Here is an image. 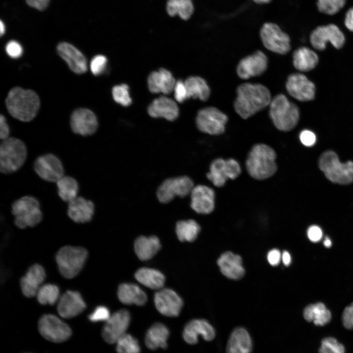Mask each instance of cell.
I'll use <instances>...</instances> for the list:
<instances>
[{
  "instance_id": "61",
  "label": "cell",
  "mask_w": 353,
  "mask_h": 353,
  "mask_svg": "<svg viewBox=\"0 0 353 353\" xmlns=\"http://www.w3.org/2000/svg\"><path fill=\"white\" fill-rule=\"evenodd\" d=\"M255 2L259 4L268 3L272 0H253Z\"/></svg>"
},
{
  "instance_id": "31",
  "label": "cell",
  "mask_w": 353,
  "mask_h": 353,
  "mask_svg": "<svg viewBox=\"0 0 353 353\" xmlns=\"http://www.w3.org/2000/svg\"><path fill=\"white\" fill-rule=\"evenodd\" d=\"M117 295L122 303L127 305L142 306L148 300L146 293L138 285L131 283L121 284L118 288Z\"/></svg>"
},
{
  "instance_id": "54",
  "label": "cell",
  "mask_w": 353,
  "mask_h": 353,
  "mask_svg": "<svg viewBox=\"0 0 353 353\" xmlns=\"http://www.w3.org/2000/svg\"><path fill=\"white\" fill-rule=\"evenodd\" d=\"M267 260L272 266L278 265L281 260V254L280 251L276 249L270 251L267 254Z\"/></svg>"
},
{
  "instance_id": "38",
  "label": "cell",
  "mask_w": 353,
  "mask_h": 353,
  "mask_svg": "<svg viewBox=\"0 0 353 353\" xmlns=\"http://www.w3.org/2000/svg\"><path fill=\"white\" fill-rule=\"evenodd\" d=\"M200 230V225L192 219L180 220L176 224V234L181 242L194 241L197 238Z\"/></svg>"
},
{
  "instance_id": "24",
  "label": "cell",
  "mask_w": 353,
  "mask_h": 353,
  "mask_svg": "<svg viewBox=\"0 0 353 353\" xmlns=\"http://www.w3.org/2000/svg\"><path fill=\"white\" fill-rule=\"evenodd\" d=\"M253 341L248 330L244 327L235 328L227 339L226 353H252Z\"/></svg>"
},
{
  "instance_id": "51",
  "label": "cell",
  "mask_w": 353,
  "mask_h": 353,
  "mask_svg": "<svg viewBox=\"0 0 353 353\" xmlns=\"http://www.w3.org/2000/svg\"><path fill=\"white\" fill-rule=\"evenodd\" d=\"M342 321L346 329H353V303L344 309L342 315Z\"/></svg>"
},
{
  "instance_id": "13",
  "label": "cell",
  "mask_w": 353,
  "mask_h": 353,
  "mask_svg": "<svg viewBox=\"0 0 353 353\" xmlns=\"http://www.w3.org/2000/svg\"><path fill=\"white\" fill-rule=\"evenodd\" d=\"M310 41L314 48L324 50L329 42L336 49L341 48L345 42L344 33L335 25H321L314 29L310 35Z\"/></svg>"
},
{
  "instance_id": "19",
  "label": "cell",
  "mask_w": 353,
  "mask_h": 353,
  "mask_svg": "<svg viewBox=\"0 0 353 353\" xmlns=\"http://www.w3.org/2000/svg\"><path fill=\"white\" fill-rule=\"evenodd\" d=\"M268 59L261 50H257L240 60L236 72L239 77L247 79L262 75L267 69Z\"/></svg>"
},
{
  "instance_id": "20",
  "label": "cell",
  "mask_w": 353,
  "mask_h": 353,
  "mask_svg": "<svg viewBox=\"0 0 353 353\" xmlns=\"http://www.w3.org/2000/svg\"><path fill=\"white\" fill-rule=\"evenodd\" d=\"M70 125L73 131L82 136L94 134L98 127V122L95 114L86 108H78L72 114Z\"/></svg>"
},
{
  "instance_id": "21",
  "label": "cell",
  "mask_w": 353,
  "mask_h": 353,
  "mask_svg": "<svg viewBox=\"0 0 353 353\" xmlns=\"http://www.w3.org/2000/svg\"><path fill=\"white\" fill-rule=\"evenodd\" d=\"M86 307L79 292L68 290L60 298L57 302V311L63 318L70 319L80 314Z\"/></svg>"
},
{
  "instance_id": "14",
  "label": "cell",
  "mask_w": 353,
  "mask_h": 353,
  "mask_svg": "<svg viewBox=\"0 0 353 353\" xmlns=\"http://www.w3.org/2000/svg\"><path fill=\"white\" fill-rule=\"evenodd\" d=\"M130 320V314L126 309H120L111 315L102 329L103 340L108 344L116 343L126 333Z\"/></svg>"
},
{
  "instance_id": "57",
  "label": "cell",
  "mask_w": 353,
  "mask_h": 353,
  "mask_svg": "<svg viewBox=\"0 0 353 353\" xmlns=\"http://www.w3.org/2000/svg\"><path fill=\"white\" fill-rule=\"evenodd\" d=\"M344 24L350 31L353 32V7L347 11L344 20Z\"/></svg>"
},
{
  "instance_id": "15",
  "label": "cell",
  "mask_w": 353,
  "mask_h": 353,
  "mask_svg": "<svg viewBox=\"0 0 353 353\" xmlns=\"http://www.w3.org/2000/svg\"><path fill=\"white\" fill-rule=\"evenodd\" d=\"M33 169L40 177L49 182L56 183L64 176L62 162L52 153L38 156L34 162Z\"/></svg>"
},
{
  "instance_id": "9",
  "label": "cell",
  "mask_w": 353,
  "mask_h": 353,
  "mask_svg": "<svg viewBox=\"0 0 353 353\" xmlns=\"http://www.w3.org/2000/svg\"><path fill=\"white\" fill-rule=\"evenodd\" d=\"M194 187L192 179L186 176L167 178L158 187L157 197L160 202L167 203L176 196L183 198L190 194Z\"/></svg>"
},
{
  "instance_id": "2",
  "label": "cell",
  "mask_w": 353,
  "mask_h": 353,
  "mask_svg": "<svg viewBox=\"0 0 353 353\" xmlns=\"http://www.w3.org/2000/svg\"><path fill=\"white\" fill-rule=\"evenodd\" d=\"M5 104L8 111L14 118L22 122H29L37 114L40 102L33 90L15 87L9 92Z\"/></svg>"
},
{
  "instance_id": "58",
  "label": "cell",
  "mask_w": 353,
  "mask_h": 353,
  "mask_svg": "<svg viewBox=\"0 0 353 353\" xmlns=\"http://www.w3.org/2000/svg\"><path fill=\"white\" fill-rule=\"evenodd\" d=\"M281 260L283 264L286 266H289L291 262V257L287 251H284L281 254Z\"/></svg>"
},
{
  "instance_id": "12",
  "label": "cell",
  "mask_w": 353,
  "mask_h": 353,
  "mask_svg": "<svg viewBox=\"0 0 353 353\" xmlns=\"http://www.w3.org/2000/svg\"><path fill=\"white\" fill-rule=\"evenodd\" d=\"M260 35L263 45L268 50L280 54L289 51L290 38L277 25L272 23L264 24Z\"/></svg>"
},
{
  "instance_id": "25",
  "label": "cell",
  "mask_w": 353,
  "mask_h": 353,
  "mask_svg": "<svg viewBox=\"0 0 353 353\" xmlns=\"http://www.w3.org/2000/svg\"><path fill=\"white\" fill-rule=\"evenodd\" d=\"M45 277V271L41 265L35 264L31 266L20 280L23 295L27 298L36 296Z\"/></svg>"
},
{
  "instance_id": "50",
  "label": "cell",
  "mask_w": 353,
  "mask_h": 353,
  "mask_svg": "<svg viewBox=\"0 0 353 353\" xmlns=\"http://www.w3.org/2000/svg\"><path fill=\"white\" fill-rule=\"evenodd\" d=\"M173 91L175 100L178 102H182L188 99L184 81L181 80L176 81Z\"/></svg>"
},
{
  "instance_id": "45",
  "label": "cell",
  "mask_w": 353,
  "mask_h": 353,
  "mask_svg": "<svg viewBox=\"0 0 353 353\" xmlns=\"http://www.w3.org/2000/svg\"><path fill=\"white\" fill-rule=\"evenodd\" d=\"M112 94L114 100L124 106H128L132 102L129 87L126 84L114 86L112 90Z\"/></svg>"
},
{
  "instance_id": "27",
  "label": "cell",
  "mask_w": 353,
  "mask_h": 353,
  "mask_svg": "<svg viewBox=\"0 0 353 353\" xmlns=\"http://www.w3.org/2000/svg\"><path fill=\"white\" fill-rule=\"evenodd\" d=\"M176 81L172 73L164 68L151 73L147 80L151 92L164 94H169L173 91Z\"/></svg>"
},
{
  "instance_id": "37",
  "label": "cell",
  "mask_w": 353,
  "mask_h": 353,
  "mask_svg": "<svg viewBox=\"0 0 353 353\" xmlns=\"http://www.w3.org/2000/svg\"><path fill=\"white\" fill-rule=\"evenodd\" d=\"M56 183L58 195L64 202L68 203L78 196V183L73 177L64 176Z\"/></svg>"
},
{
  "instance_id": "11",
  "label": "cell",
  "mask_w": 353,
  "mask_h": 353,
  "mask_svg": "<svg viewBox=\"0 0 353 353\" xmlns=\"http://www.w3.org/2000/svg\"><path fill=\"white\" fill-rule=\"evenodd\" d=\"M38 326L42 336L50 341L62 342L68 340L72 334L69 326L53 314L43 315L39 320Z\"/></svg>"
},
{
  "instance_id": "4",
  "label": "cell",
  "mask_w": 353,
  "mask_h": 353,
  "mask_svg": "<svg viewBox=\"0 0 353 353\" xmlns=\"http://www.w3.org/2000/svg\"><path fill=\"white\" fill-rule=\"evenodd\" d=\"M269 115L278 129L287 131L292 129L298 124L300 111L295 104L290 101L284 95L280 94L272 99Z\"/></svg>"
},
{
  "instance_id": "39",
  "label": "cell",
  "mask_w": 353,
  "mask_h": 353,
  "mask_svg": "<svg viewBox=\"0 0 353 353\" xmlns=\"http://www.w3.org/2000/svg\"><path fill=\"white\" fill-rule=\"evenodd\" d=\"M206 176L217 187L224 186L228 179L226 167V160L218 158L210 164L209 172Z\"/></svg>"
},
{
  "instance_id": "8",
  "label": "cell",
  "mask_w": 353,
  "mask_h": 353,
  "mask_svg": "<svg viewBox=\"0 0 353 353\" xmlns=\"http://www.w3.org/2000/svg\"><path fill=\"white\" fill-rule=\"evenodd\" d=\"M88 252L81 247L65 246L57 252L55 260L59 272L66 278H72L82 269Z\"/></svg>"
},
{
  "instance_id": "46",
  "label": "cell",
  "mask_w": 353,
  "mask_h": 353,
  "mask_svg": "<svg viewBox=\"0 0 353 353\" xmlns=\"http://www.w3.org/2000/svg\"><path fill=\"white\" fill-rule=\"evenodd\" d=\"M107 60L103 55H97L94 56L91 61L90 68L94 75L99 76L103 73L107 66Z\"/></svg>"
},
{
  "instance_id": "53",
  "label": "cell",
  "mask_w": 353,
  "mask_h": 353,
  "mask_svg": "<svg viewBox=\"0 0 353 353\" xmlns=\"http://www.w3.org/2000/svg\"><path fill=\"white\" fill-rule=\"evenodd\" d=\"M307 236L313 242L319 241L323 236V232L320 227L317 226H312L307 230Z\"/></svg>"
},
{
  "instance_id": "42",
  "label": "cell",
  "mask_w": 353,
  "mask_h": 353,
  "mask_svg": "<svg viewBox=\"0 0 353 353\" xmlns=\"http://www.w3.org/2000/svg\"><path fill=\"white\" fill-rule=\"evenodd\" d=\"M117 353H140L141 347L137 339L130 334L126 333L117 341Z\"/></svg>"
},
{
  "instance_id": "60",
  "label": "cell",
  "mask_w": 353,
  "mask_h": 353,
  "mask_svg": "<svg viewBox=\"0 0 353 353\" xmlns=\"http://www.w3.org/2000/svg\"><path fill=\"white\" fill-rule=\"evenodd\" d=\"M324 244L325 247L329 248L331 246V241L328 237H326L324 241Z\"/></svg>"
},
{
  "instance_id": "56",
  "label": "cell",
  "mask_w": 353,
  "mask_h": 353,
  "mask_svg": "<svg viewBox=\"0 0 353 353\" xmlns=\"http://www.w3.org/2000/svg\"><path fill=\"white\" fill-rule=\"evenodd\" d=\"M50 0H25L26 3L38 10H44L48 6Z\"/></svg>"
},
{
  "instance_id": "41",
  "label": "cell",
  "mask_w": 353,
  "mask_h": 353,
  "mask_svg": "<svg viewBox=\"0 0 353 353\" xmlns=\"http://www.w3.org/2000/svg\"><path fill=\"white\" fill-rule=\"evenodd\" d=\"M36 296L40 303L53 305L60 298L59 289L55 284H45L40 287Z\"/></svg>"
},
{
  "instance_id": "55",
  "label": "cell",
  "mask_w": 353,
  "mask_h": 353,
  "mask_svg": "<svg viewBox=\"0 0 353 353\" xmlns=\"http://www.w3.org/2000/svg\"><path fill=\"white\" fill-rule=\"evenodd\" d=\"M9 127L5 117L2 115L0 117V138L2 141L9 138Z\"/></svg>"
},
{
  "instance_id": "5",
  "label": "cell",
  "mask_w": 353,
  "mask_h": 353,
  "mask_svg": "<svg viewBox=\"0 0 353 353\" xmlns=\"http://www.w3.org/2000/svg\"><path fill=\"white\" fill-rule=\"evenodd\" d=\"M27 148L19 138L9 137L2 140L0 146V171L9 174L19 170L27 158Z\"/></svg>"
},
{
  "instance_id": "48",
  "label": "cell",
  "mask_w": 353,
  "mask_h": 353,
  "mask_svg": "<svg viewBox=\"0 0 353 353\" xmlns=\"http://www.w3.org/2000/svg\"><path fill=\"white\" fill-rule=\"evenodd\" d=\"M226 167L228 179H234L239 176L241 169L236 160L232 158L226 160Z\"/></svg>"
},
{
  "instance_id": "49",
  "label": "cell",
  "mask_w": 353,
  "mask_h": 353,
  "mask_svg": "<svg viewBox=\"0 0 353 353\" xmlns=\"http://www.w3.org/2000/svg\"><path fill=\"white\" fill-rule=\"evenodd\" d=\"M5 51L11 58H17L22 55L23 49L19 42L15 40H11L7 43L5 46Z\"/></svg>"
},
{
  "instance_id": "35",
  "label": "cell",
  "mask_w": 353,
  "mask_h": 353,
  "mask_svg": "<svg viewBox=\"0 0 353 353\" xmlns=\"http://www.w3.org/2000/svg\"><path fill=\"white\" fill-rule=\"evenodd\" d=\"M303 315L308 322H313L317 326H324L331 319V313L322 303L310 304L304 309Z\"/></svg>"
},
{
  "instance_id": "44",
  "label": "cell",
  "mask_w": 353,
  "mask_h": 353,
  "mask_svg": "<svg viewBox=\"0 0 353 353\" xmlns=\"http://www.w3.org/2000/svg\"><path fill=\"white\" fill-rule=\"evenodd\" d=\"M346 2V0H317V6L320 12L333 15L343 8Z\"/></svg>"
},
{
  "instance_id": "10",
  "label": "cell",
  "mask_w": 353,
  "mask_h": 353,
  "mask_svg": "<svg viewBox=\"0 0 353 353\" xmlns=\"http://www.w3.org/2000/svg\"><path fill=\"white\" fill-rule=\"evenodd\" d=\"M227 116L215 107L200 110L196 120L198 128L202 132L212 135L222 134L225 130Z\"/></svg>"
},
{
  "instance_id": "7",
  "label": "cell",
  "mask_w": 353,
  "mask_h": 353,
  "mask_svg": "<svg viewBox=\"0 0 353 353\" xmlns=\"http://www.w3.org/2000/svg\"><path fill=\"white\" fill-rule=\"evenodd\" d=\"M11 209L14 223L21 229L36 226L43 218L40 203L33 196H25L16 200Z\"/></svg>"
},
{
  "instance_id": "29",
  "label": "cell",
  "mask_w": 353,
  "mask_h": 353,
  "mask_svg": "<svg viewBox=\"0 0 353 353\" xmlns=\"http://www.w3.org/2000/svg\"><path fill=\"white\" fill-rule=\"evenodd\" d=\"M221 273L227 277L239 279L245 274L241 256L230 252L223 253L217 260Z\"/></svg>"
},
{
  "instance_id": "22",
  "label": "cell",
  "mask_w": 353,
  "mask_h": 353,
  "mask_svg": "<svg viewBox=\"0 0 353 353\" xmlns=\"http://www.w3.org/2000/svg\"><path fill=\"white\" fill-rule=\"evenodd\" d=\"M190 196L191 207L197 213L207 214L213 211L215 195L210 187L204 185L194 186Z\"/></svg>"
},
{
  "instance_id": "40",
  "label": "cell",
  "mask_w": 353,
  "mask_h": 353,
  "mask_svg": "<svg viewBox=\"0 0 353 353\" xmlns=\"http://www.w3.org/2000/svg\"><path fill=\"white\" fill-rule=\"evenodd\" d=\"M166 9L170 16L178 15L187 20L193 13L194 6L192 0H168Z\"/></svg>"
},
{
  "instance_id": "16",
  "label": "cell",
  "mask_w": 353,
  "mask_h": 353,
  "mask_svg": "<svg viewBox=\"0 0 353 353\" xmlns=\"http://www.w3.org/2000/svg\"><path fill=\"white\" fill-rule=\"evenodd\" d=\"M153 299L157 311L167 317L178 316L183 305L181 298L170 288H162L157 290L154 294Z\"/></svg>"
},
{
  "instance_id": "18",
  "label": "cell",
  "mask_w": 353,
  "mask_h": 353,
  "mask_svg": "<svg viewBox=\"0 0 353 353\" xmlns=\"http://www.w3.org/2000/svg\"><path fill=\"white\" fill-rule=\"evenodd\" d=\"M286 88L288 94L300 101H309L315 97L314 84L303 74L290 75L286 81Z\"/></svg>"
},
{
  "instance_id": "17",
  "label": "cell",
  "mask_w": 353,
  "mask_h": 353,
  "mask_svg": "<svg viewBox=\"0 0 353 353\" xmlns=\"http://www.w3.org/2000/svg\"><path fill=\"white\" fill-rule=\"evenodd\" d=\"M216 332L214 327L203 319H195L188 322L185 325L182 337L189 345H195L201 336L204 340L209 342L216 337Z\"/></svg>"
},
{
  "instance_id": "3",
  "label": "cell",
  "mask_w": 353,
  "mask_h": 353,
  "mask_svg": "<svg viewBox=\"0 0 353 353\" xmlns=\"http://www.w3.org/2000/svg\"><path fill=\"white\" fill-rule=\"evenodd\" d=\"M275 151L264 144L255 145L250 151L246 162L247 170L253 178L262 180L274 175L277 170Z\"/></svg>"
},
{
  "instance_id": "6",
  "label": "cell",
  "mask_w": 353,
  "mask_h": 353,
  "mask_svg": "<svg viewBox=\"0 0 353 353\" xmlns=\"http://www.w3.org/2000/svg\"><path fill=\"white\" fill-rule=\"evenodd\" d=\"M319 166L327 178L332 182L348 184L353 182V162H341L333 151H328L322 154Z\"/></svg>"
},
{
  "instance_id": "30",
  "label": "cell",
  "mask_w": 353,
  "mask_h": 353,
  "mask_svg": "<svg viewBox=\"0 0 353 353\" xmlns=\"http://www.w3.org/2000/svg\"><path fill=\"white\" fill-rule=\"evenodd\" d=\"M169 335L170 331L166 325L160 322L155 323L146 332L145 345L151 350L159 348L166 349L168 347L167 341Z\"/></svg>"
},
{
  "instance_id": "43",
  "label": "cell",
  "mask_w": 353,
  "mask_h": 353,
  "mask_svg": "<svg viewBox=\"0 0 353 353\" xmlns=\"http://www.w3.org/2000/svg\"><path fill=\"white\" fill-rule=\"evenodd\" d=\"M319 353H346L345 347L333 337H326L321 341Z\"/></svg>"
},
{
  "instance_id": "52",
  "label": "cell",
  "mask_w": 353,
  "mask_h": 353,
  "mask_svg": "<svg viewBox=\"0 0 353 353\" xmlns=\"http://www.w3.org/2000/svg\"><path fill=\"white\" fill-rule=\"evenodd\" d=\"M300 139L302 143L305 146H313L316 142V137L315 134L310 130H303L300 134Z\"/></svg>"
},
{
  "instance_id": "28",
  "label": "cell",
  "mask_w": 353,
  "mask_h": 353,
  "mask_svg": "<svg viewBox=\"0 0 353 353\" xmlns=\"http://www.w3.org/2000/svg\"><path fill=\"white\" fill-rule=\"evenodd\" d=\"M149 115L153 118H163L170 121L178 116L179 109L172 99L161 96L154 99L148 108Z\"/></svg>"
},
{
  "instance_id": "32",
  "label": "cell",
  "mask_w": 353,
  "mask_h": 353,
  "mask_svg": "<svg viewBox=\"0 0 353 353\" xmlns=\"http://www.w3.org/2000/svg\"><path fill=\"white\" fill-rule=\"evenodd\" d=\"M160 248V240L154 235L140 236L135 240L134 244L135 252L138 258L142 261L152 258Z\"/></svg>"
},
{
  "instance_id": "59",
  "label": "cell",
  "mask_w": 353,
  "mask_h": 353,
  "mask_svg": "<svg viewBox=\"0 0 353 353\" xmlns=\"http://www.w3.org/2000/svg\"><path fill=\"white\" fill-rule=\"evenodd\" d=\"M0 35H3L5 31V26L4 23L1 20L0 23Z\"/></svg>"
},
{
  "instance_id": "36",
  "label": "cell",
  "mask_w": 353,
  "mask_h": 353,
  "mask_svg": "<svg viewBox=\"0 0 353 353\" xmlns=\"http://www.w3.org/2000/svg\"><path fill=\"white\" fill-rule=\"evenodd\" d=\"M188 98L206 101L210 94V89L205 80L198 76H190L184 81Z\"/></svg>"
},
{
  "instance_id": "47",
  "label": "cell",
  "mask_w": 353,
  "mask_h": 353,
  "mask_svg": "<svg viewBox=\"0 0 353 353\" xmlns=\"http://www.w3.org/2000/svg\"><path fill=\"white\" fill-rule=\"evenodd\" d=\"M109 309L104 306H97L89 315V320L93 322L106 321L110 317Z\"/></svg>"
},
{
  "instance_id": "34",
  "label": "cell",
  "mask_w": 353,
  "mask_h": 353,
  "mask_svg": "<svg viewBox=\"0 0 353 353\" xmlns=\"http://www.w3.org/2000/svg\"><path fill=\"white\" fill-rule=\"evenodd\" d=\"M316 53L311 49L301 47L293 53V63L295 68L301 72H307L314 69L318 63Z\"/></svg>"
},
{
  "instance_id": "33",
  "label": "cell",
  "mask_w": 353,
  "mask_h": 353,
  "mask_svg": "<svg viewBox=\"0 0 353 353\" xmlns=\"http://www.w3.org/2000/svg\"><path fill=\"white\" fill-rule=\"evenodd\" d=\"M134 277L140 284L154 290H158L163 288L165 282V276L161 272L148 267L137 270Z\"/></svg>"
},
{
  "instance_id": "1",
  "label": "cell",
  "mask_w": 353,
  "mask_h": 353,
  "mask_svg": "<svg viewBox=\"0 0 353 353\" xmlns=\"http://www.w3.org/2000/svg\"><path fill=\"white\" fill-rule=\"evenodd\" d=\"M234 102L236 112L243 119H248L270 105L272 101L269 90L258 83H244L236 89Z\"/></svg>"
},
{
  "instance_id": "23",
  "label": "cell",
  "mask_w": 353,
  "mask_h": 353,
  "mask_svg": "<svg viewBox=\"0 0 353 353\" xmlns=\"http://www.w3.org/2000/svg\"><path fill=\"white\" fill-rule=\"evenodd\" d=\"M58 54L68 64L69 68L78 74L87 71V61L82 52L67 42L60 43L57 47Z\"/></svg>"
},
{
  "instance_id": "26",
  "label": "cell",
  "mask_w": 353,
  "mask_h": 353,
  "mask_svg": "<svg viewBox=\"0 0 353 353\" xmlns=\"http://www.w3.org/2000/svg\"><path fill=\"white\" fill-rule=\"evenodd\" d=\"M95 212V205L90 200L77 196L68 202L67 214L69 218L77 223L90 222Z\"/></svg>"
}]
</instances>
